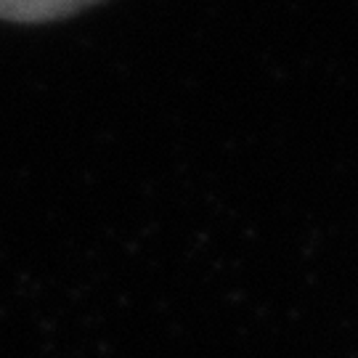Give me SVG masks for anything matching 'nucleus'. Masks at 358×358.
Returning <instances> with one entry per match:
<instances>
[{
	"mask_svg": "<svg viewBox=\"0 0 358 358\" xmlns=\"http://www.w3.org/2000/svg\"><path fill=\"white\" fill-rule=\"evenodd\" d=\"M101 0H0V19L16 24H43L96 6Z\"/></svg>",
	"mask_w": 358,
	"mask_h": 358,
	"instance_id": "obj_1",
	"label": "nucleus"
}]
</instances>
